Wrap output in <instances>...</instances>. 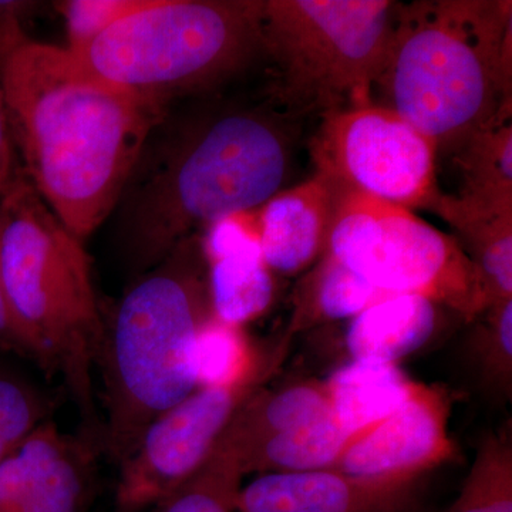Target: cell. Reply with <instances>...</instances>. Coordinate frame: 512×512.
<instances>
[{"label":"cell","instance_id":"9a60e30c","mask_svg":"<svg viewBox=\"0 0 512 512\" xmlns=\"http://www.w3.org/2000/svg\"><path fill=\"white\" fill-rule=\"evenodd\" d=\"M443 311L424 296H389L349 320L346 349L352 359L397 365L429 345L439 333Z\"/></svg>","mask_w":512,"mask_h":512},{"label":"cell","instance_id":"5bb4252c","mask_svg":"<svg viewBox=\"0 0 512 512\" xmlns=\"http://www.w3.org/2000/svg\"><path fill=\"white\" fill-rule=\"evenodd\" d=\"M340 194L342 188L315 173L259 207L262 258L272 274L298 275L322 258Z\"/></svg>","mask_w":512,"mask_h":512},{"label":"cell","instance_id":"e0dca14e","mask_svg":"<svg viewBox=\"0 0 512 512\" xmlns=\"http://www.w3.org/2000/svg\"><path fill=\"white\" fill-rule=\"evenodd\" d=\"M431 211L456 231L483 281L487 305L512 299V208L477 207L441 192Z\"/></svg>","mask_w":512,"mask_h":512},{"label":"cell","instance_id":"4316f807","mask_svg":"<svg viewBox=\"0 0 512 512\" xmlns=\"http://www.w3.org/2000/svg\"><path fill=\"white\" fill-rule=\"evenodd\" d=\"M52 403L25 377L0 366V463L49 421Z\"/></svg>","mask_w":512,"mask_h":512},{"label":"cell","instance_id":"ba28073f","mask_svg":"<svg viewBox=\"0 0 512 512\" xmlns=\"http://www.w3.org/2000/svg\"><path fill=\"white\" fill-rule=\"evenodd\" d=\"M325 254L387 295H419L466 322L488 308L483 281L456 237L409 208L340 194Z\"/></svg>","mask_w":512,"mask_h":512},{"label":"cell","instance_id":"ac0fdd59","mask_svg":"<svg viewBox=\"0 0 512 512\" xmlns=\"http://www.w3.org/2000/svg\"><path fill=\"white\" fill-rule=\"evenodd\" d=\"M419 384L399 365L356 359L323 382L333 416L352 437L399 409Z\"/></svg>","mask_w":512,"mask_h":512},{"label":"cell","instance_id":"30bf717a","mask_svg":"<svg viewBox=\"0 0 512 512\" xmlns=\"http://www.w3.org/2000/svg\"><path fill=\"white\" fill-rule=\"evenodd\" d=\"M288 346L285 338L241 382L201 387L158 416L119 464L113 512L148 511L200 473L238 410L275 375Z\"/></svg>","mask_w":512,"mask_h":512},{"label":"cell","instance_id":"ffe728a7","mask_svg":"<svg viewBox=\"0 0 512 512\" xmlns=\"http://www.w3.org/2000/svg\"><path fill=\"white\" fill-rule=\"evenodd\" d=\"M352 439L330 410L256 447L238 464V470L242 476L328 470Z\"/></svg>","mask_w":512,"mask_h":512},{"label":"cell","instance_id":"277c9868","mask_svg":"<svg viewBox=\"0 0 512 512\" xmlns=\"http://www.w3.org/2000/svg\"><path fill=\"white\" fill-rule=\"evenodd\" d=\"M214 316L201 234L185 239L121 296L97 355L106 419L101 450L117 464L141 434L198 389L192 350Z\"/></svg>","mask_w":512,"mask_h":512},{"label":"cell","instance_id":"7402d4cb","mask_svg":"<svg viewBox=\"0 0 512 512\" xmlns=\"http://www.w3.org/2000/svg\"><path fill=\"white\" fill-rule=\"evenodd\" d=\"M205 262L214 318L242 328L268 311L275 282L261 252H239Z\"/></svg>","mask_w":512,"mask_h":512},{"label":"cell","instance_id":"7a4b0ae2","mask_svg":"<svg viewBox=\"0 0 512 512\" xmlns=\"http://www.w3.org/2000/svg\"><path fill=\"white\" fill-rule=\"evenodd\" d=\"M285 117L238 103L164 117L114 210L131 279L225 215L256 210L285 190L293 157Z\"/></svg>","mask_w":512,"mask_h":512},{"label":"cell","instance_id":"603a6c76","mask_svg":"<svg viewBox=\"0 0 512 512\" xmlns=\"http://www.w3.org/2000/svg\"><path fill=\"white\" fill-rule=\"evenodd\" d=\"M444 512H512L511 423L481 440L460 493Z\"/></svg>","mask_w":512,"mask_h":512},{"label":"cell","instance_id":"7c38bea8","mask_svg":"<svg viewBox=\"0 0 512 512\" xmlns=\"http://www.w3.org/2000/svg\"><path fill=\"white\" fill-rule=\"evenodd\" d=\"M450 407L443 387L419 384L399 409L353 437L330 470L362 478L426 476L453 457Z\"/></svg>","mask_w":512,"mask_h":512},{"label":"cell","instance_id":"83f0119b","mask_svg":"<svg viewBox=\"0 0 512 512\" xmlns=\"http://www.w3.org/2000/svg\"><path fill=\"white\" fill-rule=\"evenodd\" d=\"M147 0H69L60 3L67 33L69 49L86 45L110 28L117 20L143 8Z\"/></svg>","mask_w":512,"mask_h":512},{"label":"cell","instance_id":"f546056e","mask_svg":"<svg viewBox=\"0 0 512 512\" xmlns=\"http://www.w3.org/2000/svg\"><path fill=\"white\" fill-rule=\"evenodd\" d=\"M22 170L19 164L18 153L13 143L10 131L8 110H6L5 96L0 86V195L13 183Z\"/></svg>","mask_w":512,"mask_h":512},{"label":"cell","instance_id":"8fae6325","mask_svg":"<svg viewBox=\"0 0 512 512\" xmlns=\"http://www.w3.org/2000/svg\"><path fill=\"white\" fill-rule=\"evenodd\" d=\"M100 451L84 431L46 421L0 463V512H86Z\"/></svg>","mask_w":512,"mask_h":512},{"label":"cell","instance_id":"8992f818","mask_svg":"<svg viewBox=\"0 0 512 512\" xmlns=\"http://www.w3.org/2000/svg\"><path fill=\"white\" fill-rule=\"evenodd\" d=\"M265 0H147L86 45L74 67L165 106L210 93L261 59Z\"/></svg>","mask_w":512,"mask_h":512},{"label":"cell","instance_id":"4fadbf2b","mask_svg":"<svg viewBox=\"0 0 512 512\" xmlns=\"http://www.w3.org/2000/svg\"><path fill=\"white\" fill-rule=\"evenodd\" d=\"M421 478H362L336 470L259 474L237 512H420Z\"/></svg>","mask_w":512,"mask_h":512},{"label":"cell","instance_id":"f1b7e54d","mask_svg":"<svg viewBox=\"0 0 512 512\" xmlns=\"http://www.w3.org/2000/svg\"><path fill=\"white\" fill-rule=\"evenodd\" d=\"M205 261L239 252H261L259 208L225 215L201 235Z\"/></svg>","mask_w":512,"mask_h":512},{"label":"cell","instance_id":"44dd1931","mask_svg":"<svg viewBox=\"0 0 512 512\" xmlns=\"http://www.w3.org/2000/svg\"><path fill=\"white\" fill-rule=\"evenodd\" d=\"M460 170L456 197L483 208H512L511 120L477 131L454 151Z\"/></svg>","mask_w":512,"mask_h":512},{"label":"cell","instance_id":"d6986e66","mask_svg":"<svg viewBox=\"0 0 512 512\" xmlns=\"http://www.w3.org/2000/svg\"><path fill=\"white\" fill-rule=\"evenodd\" d=\"M389 296L328 254L309 269L295 289L288 338L322 323L355 318Z\"/></svg>","mask_w":512,"mask_h":512},{"label":"cell","instance_id":"d4e9b609","mask_svg":"<svg viewBox=\"0 0 512 512\" xmlns=\"http://www.w3.org/2000/svg\"><path fill=\"white\" fill-rule=\"evenodd\" d=\"M468 359L484 392L497 399L512 397V299L494 303L473 320Z\"/></svg>","mask_w":512,"mask_h":512},{"label":"cell","instance_id":"5b68a950","mask_svg":"<svg viewBox=\"0 0 512 512\" xmlns=\"http://www.w3.org/2000/svg\"><path fill=\"white\" fill-rule=\"evenodd\" d=\"M0 281L30 359L62 377L84 433L101 443L93 370L104 318L89 254L82 239L47 207L23 168L0 195Z\"/></svg>","mask_w":512,"mask_h":512},{"label":"cell","instance_id":"2e32d148","mask_svg":"<svg viewBox=\"0 0 512 512\" xmlns=\"http://www.w3.org/2000/svg\"><path fill=\"white\" fill-rule=\"evenodd\" d=\"M329 412L323 382L301 380L272 389L264 386L238 410L212 454L227 458L238 468L251 451L272 437Z\"/></svg>","mask_w":512,"mask_h":512},{"label":"cell","instance_id":"4dcf8cb0","mask_svg":"<svg viewBox=\"0 0 512 512\" xmlns=\"http://www.w3.org/2000/svg\"><path fill=\"white\" fill-rule=\"evenodd\" d=\"M0 350L30 359L28 349H26L25 343L20 339L18 330L13 325L5 292H3L2 281H0Z\"/></svg>","mask_w":512,"mask_h":512},{"label":"cell","instance_id":"3957f363","mask_svg":"<svg viewBox=\"0 0 512 512\" xmlns=\"http://www.w3.org/2000/svg\"><path fill=\"white\" fill-rule=\"evenodd\" d=\"M512 3H399L375 93L451 153L477 131L511 120Z\"/></svg>","mask_w":512,"mask_h":512},{"label":"cell","instance_id":"cb8c5ba5","mask_svg":"<svg viewBox=\"0 0 512 512\" xmlns=\"http://www.w3.org/2000/svg\"><path fill=\"white\" fill-rule=\"evenodd\" d=\"M265 355L249 345L239 326L212 318L202 326L192 350L197 387L228 386L241 382L261 365Z\"/></svg>","mask_w":512,"mask_h":512},{"label":"cell","instance_id":"6da1fadb","mask_svg":"<svg viewBox=\"0 0 512 512\" xmlns=\"http://www.w3.org/2000/svg\"><path fill=\"white\" fill-rule=\"evenodd\" d=\"M0 86L26 177L84 242L116 210L168 106L86 76L66 47L25 33L0 46Z\"/></svg>","mask_w":512,"mask_h":512},{"label":"cell","instance_id":"9c48e42d","mask_svg":"<svg viewBox=\"0 0 512 512\" xmlns=\"http://www.w3.org/2000/svg\"><path fill=\"white\" fill-rule=\"evenodd\" d=\"M437 154L430 138L373 103L326 114L312 141L315 173L409 210L439 200Z\"/></svg>","mask_w":512,"mask_h":512},{"label":"cell","instance_id":"52a82bcc","mask_svg":"<svg viewBox=\"0 0 512 512\" xmlns=\"http://www.w3.org/2000/svg\"><path fill=\"white\" fill-rule=\"evenodd\" d=\"M399 3L265 0L261 57L272 63V99L286 114L320 117L372 104Z\"/></svg>","mask_w":512,"mask_h":512},{"label":"cell","instance_id":"484cf974","mask_svg":"<svg viewBox=\"0 0 512 512\" xmlns=\"http://www.w3.org/2000/svg\"><path fill=\"white\" fill-rule=\"evenodd\" d=\"M242 478L244 476L231 461L212 454L200 473L148 511L237 512L235 503Z\"/></svg>","mask_w":512,"mask_h":512}]
</instances>
